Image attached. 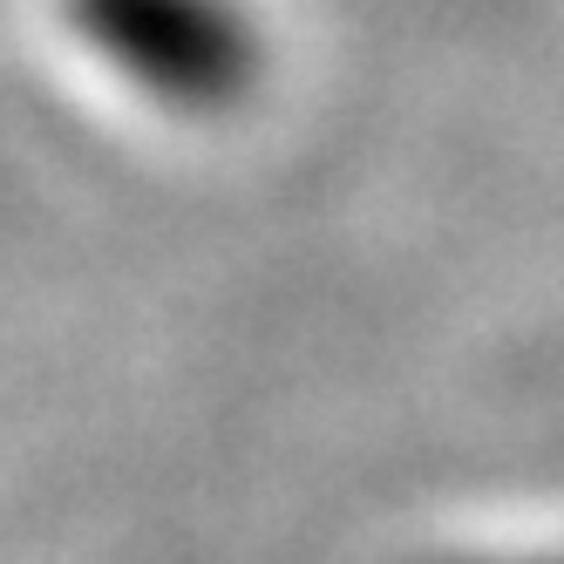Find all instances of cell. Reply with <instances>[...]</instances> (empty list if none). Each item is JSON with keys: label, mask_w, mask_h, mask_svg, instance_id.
<instances>
[{"label": "cell", "mask_w": 564, "mask_h": 564, "mask_svg": "<svg viewBox=\"0 0 564 564\" xmlns=\"http://www.w3.org/2000/svg\"><path fill=\"white\" fill-rule=\"evenodd\" d=\"M116 75L177 109H225L259 75V28L231 0H75Z\"/></svg>", "instance_id": "cell-1"}, {"label": "cell", "mask_w": 564, "mask_h": 564, "mask_svg": "<svg viewBox=\"0 0 564 564\" xmlns=\"http://www.w3.org/2000/svg\"><path fill=\"white\" fill-rule=\"evenodd\" d=\"M449 564H564V557H551V551H538V557H449Z\"/></svg>", "instance_id": "cell-2"}]
</instances>
